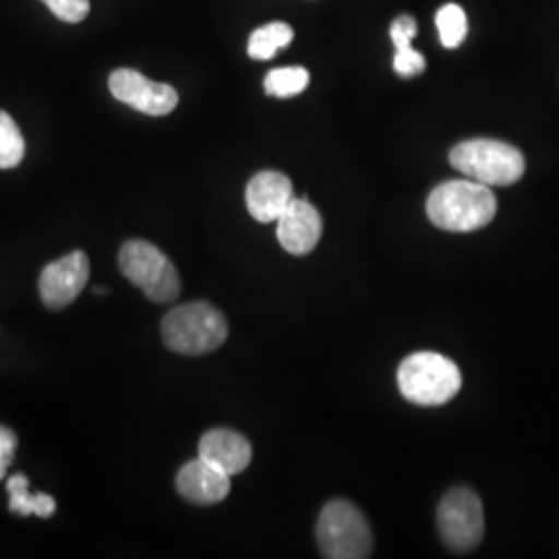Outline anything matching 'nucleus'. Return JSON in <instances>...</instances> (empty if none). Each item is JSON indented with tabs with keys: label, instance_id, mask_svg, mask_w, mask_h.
<instances>
[{
	"label": "nucleus",
	"instance_id": "obj_1",
	"mask_svg": "<svg viewBox=\"0 0 559 559\" xmlns=\"http://www.w3.org/2000/svg\"><path fill=\"white\" fill-rule=\"evenodd\" d=\"M498 214L493 191L477 180H448L436 187L427 200V216L441 230L473 233L487 226Z\"/></svg>",
	"mask_w": 559,
	"mask_h": 559
},
{
	"label": "nucleus",
	"instance_id": "obj_2",
	"mask_svg": "<svg viewBox=\"0 0 559 559\" xmlns=\"http://www.w3.org/2000/svg\"><path fill=\"white\" fill-rule=\"evenodd\" d=\"M228 336V323L207 302H187L173 309L162 321L164 344L179 355H207L221 348Z\"/></svg>",
	"mask_w": 559,
	"mask_h": 559
},
{
	"label": "nucleus",
	"instance_id": "obj_3",
	"mask_svg": "<svg viewBox=\"0 0 559 559\" xmlns=\"http://www.w3.org/2000/svg\"><path fill=\"white\" fill-rule=\"evenodd\" d=\"M402 396L419 406H441L454 399L462 385L459 365L440 353H415L400 362Z\"/></svg>",
	"mask_w": 559,
	"mask_h": 559
},
{
	"label": "nucleus",
	"instance_id": "obj_4",
	"mask_svg": "<svg viewBox=\"0 0 559 559\" xmlns=\"http://www.w3.org/2000/svg\"><path fill=\"white\" fill-rule=\"evenodd\" d=\"M450 164L487 187H508L522 179L526 162L519 147L498 140H468L450 152Z\"/></svg>",
	"mask_w": 559,
	"mask_h": 559
},
{
	"label": "nucleus",
	"instance_id": "obj_5",
	"mask_svg": "<svg viewBox=\"0 0 559 559\" xmlns=\"http://www.w3.org/2000/svg\"><path fill=\"white\" fill-rule=\"evenodd\" d=\"M120 272L154 302H170L180 295V276L175 263L147 240H127L120 247Z\"/></svg>",
	"mask_w": 559,
	"mask_h": 559
},
{
	"label": "nucleus",
	"instance_id": "obj_6",
	"mask_svg": "<svg viewBox=\"0 0 559 559\" xmlns=\"http://www.w3.org/2000/svg\"><path fill=\"white\" fill-rule=\"evenodd\" d=\"M318 543L323 558L365 559L373 551L369 522L350 501H330L321 510Z\"/></svg>",
	"mask_w": 559,
	"mask_h": 559
},
{
	"label": "nucleus",
	"instance_id": "obj_7",
	"mask_svg": "<svg viewBox=\"0 0 559 559\" xmlns=\"http://www.w3.org/2000/svg\"><path fill=\"white\" fill-rule=\"evenodd\" d=\"M438 528L448 549L456 554L475 549L485 533V514L479 496L466 487L448 491L438 508Z\"/></svg>",
	"mask_w": 559,
	"mask_h": 559
},
{
	"label": "nucleus",
	"instance_id": "obj_8",
	"mask_svg": "<svg viewBox=\"0 0 559 559\" xmlns=\"http://www.w3.org/2000/svg\"><path fill=\"white\" fill-rule=\"evenodd\" d=\"M108 87L117 100L150 117L170 115L179 104V94L173 85L147 80L133 69H117L108 80Z\"/></svg>",
	"mask_w": 559,
	"mask_h": 559
},
{
	"label": "nucleus",
	"instance_id": "obj_9",
	"mask_svg": "<svg viewBox=\"0 0 559 559\" xmlns=\"http://www.w3.org/2000/svg\"><path fill=\"white\" fill-rule=\"evenodd\" d=\"M90 280V260L83 251H73L44 267L40 276L41 302L48 309H62L78 299Z\"/></svg>",
	"mask_w": 559,
	"mask_h": 559
},
{
	"label": "nucleus",
	"instance_id": "obj_10",
	"mask_svg": "<svg viewBox=\"0 0 559 559\" xmlns=\"http://www.w3.org/2000/svg\"><path fill=\"white\" fill-rule=\"evenodd\" d=\"M276 222L280 245L290 255H307L318 247L323 224L320 212L309 201L293 198Z\"/></svg>",
	"mask_w": 559,
	"mask_h": 559
},
{
	"label": "nucleus",
	"instance_id": "obj_11",
	"mask_svg": "<svg viewBox=\"0 0 559 559\" xmlns=\"http://www.w3.org/2000/svg\"><path fill=\"white\" fill-rule=\"evenodd\" d=\"M245 201L249 214L261 222H276L282 212L293 201V182L276 170H261L253 179L249 180Z\"/></svg>",
	"mask_w": 559,
	"mask_h": 559
},
{
	"label": "nucleus",
	"instance_id": "obj_12",
	"mask_svg": "<svg viewBox=\"0 0 559 559\" xmlns=\"http://www.w3.org/2000/svg\"><path fill=\"white\" fill-rule=\"evenodd\" d=\"M177 491L191 503L212 506L230 493V477L207 460H191L177 475Z\"/></svg>",
	"mask_w": 559,
	"mask_h": 559
},
{
	"label": "nucleus",
	"instance_id": "obj_13",
	"mask_svg": "<svg viewBox=\"0 0 559 559\" xmlns=\"http://www.w3.org/2000/svg\"><path fill=\"white\" fill-rule=\"evenodd\" d=\"M200 459L207 460L228 477L242 473L253 459V450L247 438L233 429H212L200 441Z\"/></svg>",
	"mask_w": 559,
	"mask_h": 559
},
{
	"label": "nucleus",
	"instance_id": "obj_14",
	"mask_svg": "<svg viewBox=\"0 0 559 559\" xmlns=\"http://www.w3.org/2000/svg\"><path fill=\"white\" fill-rule=\"evenodd\" d=\"M9 491V510L17 516L36 514L40 519H50L57 512V501L46 493H32L29 480L25 475H13L7 485Z\"/></svg>",
	"mask_w": 559,
	"mask_h": 559
},
{
	"label": "nucleus",
	"instance_id": "obj_15",
	"mask_svg": "<svg viewBox=\"0 0 559 559\" xmlns=\"http://www.w3.org/2000/svg\"><path fill=\"white\" fill-rule=\"evenodd\" d=\"M295 38V32L288 23L282 21H274L267 23L260 29H255L249 38V46L247 52L249 57L255 60H270L278 55V50L286 48Z\"/></svg>",
	"mask_w": 559,
	"mask_h": 559
},
{
	"label": "nucleus",
	"instance_id": "obj_16",
	"mask_svg": "<svg viewBox=\"0 0 559 559\" xmlns=\"http://www.w3.org/2000/svg\"><path fill=\"white\" fill-rule=\"evenodd\" d=\"M309 80L311 75L305 67H282L267 73L263 87L265 94L272 98H293L307 90Z\"/></svg>",
	"mask_w": 559,
	"mask_h": 559
},
{
	"label": "nucleus",
	"instance_id": "obj_17",
	"mask_svg": "<svg viewBox=\"0 0 559 559\" xmlns=\"http://www.w3.org/2000/svg\"><path fill=\"white\" fill-rule=\"evenodd\" d=\"M436 25H438L443 48L454 50V48H459L462 41L466 40L468 20H466L464 9L456 2H450V4L441 7L438 15H436Z\"/></svg>",
	"mask_w": 559,
	"mask_h": 559
},
{
	"label": "nucleus",
	"instance_id": "obj_18",
	"mask_svg": "<svg viewBox=\"0 0 559 559\" xmlns=\"http://www.w3.org/2000/svg\"><path fill=\"white\" fill-rule=\"evenodd\" d=\"M25 156V141L17 122L0 110V170L15 168Z\"/></svg>",
	"mask_w": 559,
	"mask_h": 559
},
{
	"label": "nucleus",
	"instance_id": "obj_19",
	"mask_svg": "<svg viewBox=\"0 0 559 559\" xmlns=\"http://www.w3.org/2000/svg\"><path fill=\"white\" fill-rule=\"evenodd\" d=\"M57 20L64 23H81L90 13V0H41Z\"/></svg>",
	"mask_w": 559,
	"mask_h": 559
},
{
	"label": "nucleus",
	"instance_id": "obj_20",
	"mask_svg": "<svg viewBox=\"0 0 559 559\" xmlns=\"http://www.w3.org/2000/svg\"><path fill=\"white\" fill-rule=\"evenodd\" d=\"M425 67H427V60L413 46L394 52V71H396V75L404 78V80L417 78L425 71Z\"/></svg>",
	"mask_w": 559,
	"mask_h": 559
},
{
	"label": "nucleus",
	"instance_id": "obj_21",
	"mask_svg": "<svg viewBox=\"0 0 559 559\" xmlns=\"http://www.w3.org/2000/svg\"><path fill=\"white\" fill-rule=\"evenodd\" d=\"M417 21L413 20L411 15H400L396 20L392 21L390 25V38L394 41V48L402 50V48H411L413 40L417 38Z\"/></svg>",
	"mask_w": 559,
	"mask_h": 559
},
{
	"label": "nucleus",
	"instance_id": "obj_22",
	"mask_svg": "<svg viewBox=\"0 0 559 559\" xmlns=\"http://www.w3.org/2000/svg\"><path fill=\"white\" fill-rule=\"evenodd\" d=\"M17 450V436L9 427L0 425V479H4L9 464L15 459Z\"/></svg>",
	"mask_w": 559,
	"mask_h": 559
}]
</instances>
